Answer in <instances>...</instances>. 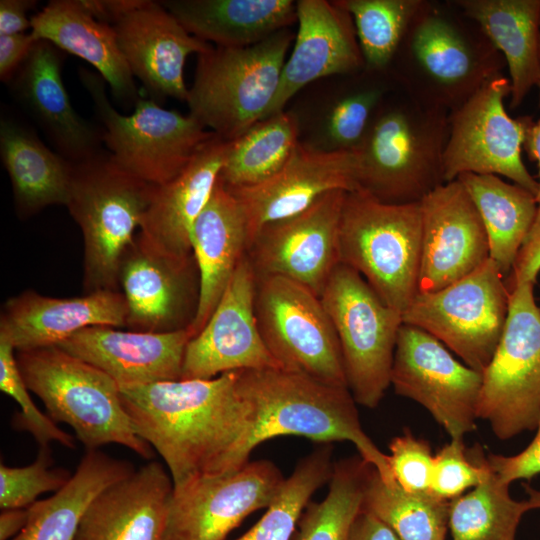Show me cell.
Returning a JSON list of instances; mask_svg holds the SVG:
<instances>
[{
    "instance_id": "cell-16",
    "label": "cell",
    "mask_w": 540,
    "mask_h": 540,
    "mask_svg": "<svg viewBox=\"0 0 540 540\" xmlns=\"http://www.w3.org/2000/svg\"><path fill=\"white\" fill-rule=\"evenodd\" d=\"M285 478L269 460L248 461L223 475L174 486L165 540H225L253 512L268 508Z\"/></svg>"
},
{
    "instance_id": "cell-50",
    "label": "cell",
    "mask_w": 540,
    "mask_h": 540,
    "mask_svg": "<svg viewBox=\"0 0 540 540\" xmlns=\"http://www.w3.org/2000/svg\"><path fill=\"white\" fill-rule=\"evenodd\" d=\"M34 0L0 1V36L24 33L31 29V19L27 12L36 6Z\"/></svg>"
},
{
    "instance_id": "cell-23",
    "label": "cell",
    "mask_w": 540,
    "mask_h": 540,
    "mask_svg": "<svg viewBox=\"0 0 540 540\" xmlns=\"http://www.w3.org/2000/svg\"><path fill=\"white\" fill-rule=\"evenodd\" d=\"M296 8L298 27L293 49L265 118L285 110L300 91L314 82L365 69L353 20L335 0H298Z\"/></svg>"
},
{
    "instance_id": "cell-34",
    "label": "cell",
    "mask_w": 540,
    "mask_h": 540,
    "mask_svg": "<svg viewBox=\"0 0 540 540\" xmlns=\"http://www.w3.org/2000/svg\"><path fill=\"white\" fill-rule=\"evenodd\" d=\"M0 158L19 217H30L50 205H67L73 163L11 116L0 118Z\"/></svg>"
},
{
    "instance_id": "cell-29",
    "label": "cell",
    "mask_w": 540,
    "mask_h": 540,
    "mask_svg": "<svg viewBox=\"0 0 540 540\" xmlns=\"http://www.w3.org/2000/svg\"><path fill=\"white\" fill-rule=\"evenodd\" d=\"M227 143L214 133L176 177L155 186L140 232L160 249L179 257L193 254V226L219 179Z\"/></svg>"
},
{
    "instance_id": "cell-40",
    "label": "cell",
    "mask_w": 540,
    "mask_h": 540,
    "mask_svg": "<svg viewBox=\"0 0 540 540\" xmlns=\"http://www.w3.org/2000/svg\"><path fill=\"white\" fill-rule=\"evenodd\" d=\"M371 468L360 456L334 463L327 496L307 504L291 540H346L362 510Z\"/></svg>"
},
{
    "instance_id": "cell-3",
    "label": "cell",
    "mask_w": 540,
    "mask_h": 540,
    "mask_svg": "<svg viewBox=\"0 0 540 540\" xmlns=\"http://www.w3.org/2000/svg\"><path fill=\"white\" fill-rule=\"evenodd\" d=\"M240 394L251 404L255 426L249 449L283 435L302 436L318 443L350 441L388 485L393 478L388 455L362 428L350 390L285 369L237 371Z\"/></svg>"
},
{
    "instance_id": "cell-22",
    "label": "cell",
    "mask_w": 540,
    "mask_h": 540,
    "mask_svg": "<svg viewBox=\"0 0 540 540\" xmlns=\"http://www.w3.org/2000/svg\"><path fill=\"white\" fill-rule=\"evenodd\" d=\"M111 26L133 76L151 99L186 102L185 61L212 46L190 34L160 1L133 0Z\"/></svg>"
},
{
    "instance_id": "cell-2",
    "label": "cell",
    "mask_w": 540,
    "mask_h": 540,
    "mask_svg": "<svg viewBox=\"0 0 540 540\" xmlns=\"http://www.w3.org/2000/svg\"><path fill=\"white\" fill-rule=\"evenodd\" d=\"M446 110L415 99L383 100L356 153V190L380 202H420L445 183Z\"/></svg>"
},
{
    "instance_id": "cell-52",
    "label": "cell",
    "mask_w": 540,
    "mask_h": 540,
    "mask_svg": "<svg viewBox=\"0 0 540 540\" xmlns=\"http://www.w3.org/2000/svg\"><path fill=\"white\" fill-rule=\"evenodd\" d=\"M89 12L100 22L112 25L133 0H82Z\"/></svg>"
},
{
    "instance_id": "cell-18",
    "label": "cell",
    "mask_w": 540,
    "mask_h": 540,
    "mask_svg": "<svg viewBox=\"0 0 540 540\" xmlns=\"http://www.w3.org/2000/svg\"><path fill=\"white\" fill-rule=\"evenodd\" d=\"M256 284L257 274L246 254L211 317L188 342L181 379H211L231 371L281 368L259 331Z\"/></svg>"
},
{
    "instance_id": "cell-42",
    "label": "cell",
    "mask_w": 540,
    "mask_h": 540,
    "mask_svg": "<svg viewBox=\"0 0 540 540\" xmlns=\"http://www.w3.org/2000/svg\"><path fill=\"white\" fill-rule=\"evenodd\" d=\"M330 443L302 458L261 519L235 540H291L311 496L330 480L333 465Z\"/></svg>"
},
{
    "instance_id": "cell-24",
    "label": "cell",
    "mask_w": 540,
    "mask_h": 540,
    "mask_svg": "<svg viewBox=\"0 0 540 540\" xmlns=\"http://www.w3.org/2000/svg\"><path fill=\"white\" fill-rule=\"evenodd\" d=\"M355 176V150L326 153L299 143L286 164L270 178L252 186L227 187L244 210L250 245L263 226L303 212L324 194L356 190Z\"/></svg>"
},
{
    "instance_id": "cell-10",
    "label": "cell",
    "mask_w": 540,
    "mask_h": 540,
    "mask_svg": "<svg viewBox=\"0 0 540 540\" xmlns=\"http://www.w3.org/2000/svg\"><path fill=\"white\" fill-rule=\"evenodd\" d=\"M478 419L500 440L536 429L540 418V308L534 283L510 293L501 339L482 372Z\"/></svg>"
},
{
    "instance_id": "cell-54",
    "label": "cell",
    "mask_w": 540,
    "mask_h": 540,
    "mask_svg": "<svg viewBox=\"0 0 540 540\" xmlns=\"http://www.w3.org/2000/svg\"><path fill=\"white\" fill-rule=\"evenodd\" d=\"M539 89V106H540V83L538 84ZM523 148L527 152L529 158L533 161H536L539 168V190L536 196L538 207L540 209V120L529 123L525 135V141Z\"/></svg>"
},
{
    "instance_id": "cell-9",
    "label": "cell",
    "mask_w": 540,
    "mask_h": 540,
    "mask_svg": "<svg viewBox=\"0 0 540 540\" xmlns=\"http://www.w3.org/2000/svg\"><path fill=\"white\" fill-rule=\"evenodd\" d=\"M320 298L339 340L348 389L357 404L376 408L390 385L402 313L344 264L336 267Z\"/></svg>"
},
{
    "instance_id": "cell-33",
    "label": "cell",
    "mask_w": 540,
    "mask_h": 540,
    "mask_svg": "<svg viewBox=\"0 0 540 540\" xmlns=\"http://www.w3.org/2000/svg\"><path fill=\"white\" fill-rule=\"evenodd\" d=\"M162 5L193 36L241 48L297 23L293 0H165Z\"/></svg>"
},
{
    "instance_id": "cell-12",
    "label": "cell",
    "mask_w": 540,
    "mask_h": 540,
    "mask_svg": "<svg viewBox=\"0 0 540 540\" xmlns=\"http://www.w3.org/2000/svg\"><path fill=\"white\" fill-rule=\"evenodd\" d=\"M255 313L282 369L348 388L339 340L318 295L282 276H257Z\"/></svg>"
},
{
    "instance_id": "cell-44",
    "label": "cell",
    "mask_w": 540,
    "mask_h": 540,
    "mask_svg": "<svg viewBox=\"0 0 540 540\" xmlns=\"http://www.w3.org/2000/svg\"><path fill=\"white\" fill-rule=\"evenodd\" d=\"M49 446L40 447L35 461L24 467L0 464L1 509L28 508L45 492H57L64 487L71 474L64 469H52Z\"/></svg>"
},
{
    "instance_id": "cell-8",
    "label": "cell",
    "mask_w": 540,
    "mask_h": 540,
    "mask_svg": "<svg viewBox=\"0 0 540 540\" xmlns=\"http://www.w3.org/2000/svg\"><path fill=\"white\" fill-rule=\"evenodd\" d=\"M79 78L102 122L103 144L115 163L136 178L159 186L176 177L214 133L192 115L168 110L140 98L130 115L119 113L106 93V82L87 69Z\"/></svg>"
},
{
    "instance_id": "cell-28",
    "label": "cell",
    "mask_w": 540,
    "mask_h": 540,
    "mask_svg": "<svg viewBox=\"0 0 540 540\" xmlns=\"http://www.w3.org/2000/svg\"><path fill=\"white\" fill-rule=\"evenodd\" d=\"M173 490L163 465L148 462L91 502L74 540H165Z\"/></svg>"
},
{
    "instance_id": "cell-53",
    "label": "cell",
    "mask_w": 540,
    "mask_h": 540,
    "mask_svg": "<svg viewBox=\"0 0 540 540\" xmlns=\"http://www.w3.org/2000/svg\"><path fill=\"white\" fill-rule=\"evenodd\" d=\"M28 508L2 509L0 513V540H11L26 526Z\"/></svg>"
},
{
    "instance_id": "cell-35",
    "label": "cell",
    "mask_w": 540,
    "mask_h": 540,
    "mask_svg": "<svg viewBox=\"0 0 540 540\" xmlns=\"http://www.w3.org/2000/svg\"><path fill=\"white\" fill-rule=\"evenodd\" d=\"M134 471L129 462L87 450L64 487L28 507L26 526L11 540H74L91 502Z\"/></svg>"
},
{
    "instance_id": "cell-7",
    "label": "cell",
    "mask_w": 540,
    "mask_h": 540,
    "mask_svg": "<svg viewBox=\"0 0 540 540\" xmlns=\"http://www.w3.org/2000/svg\"><path fill=\"white\" fill-rule=\"evenodd\" d=\"M420 202L387 204L362 190L346 193L340 223V264L359 273L381 300L403 312L418 293Z\"/></svg>"
},
{
    "instance_id": "cell-51",
    "label": "cell",
    "mask_w": 540,
    "mask_h": 540,
    "mask_svg": "<svg viewBox=\"0 0 540 540\" xmlns=\"http://www.w3.org/2000/svg\"><path fill=\"white\" fill-rule=\"evenodd\" d=\"M346 540H400L394 531L369 512L361 510Z\"/></svg>"
},
{
    "instance_id": "cell-47",
    "label": "cell",
    "mask_w": 540,
    "mask_h": 540,
    "mask_svg": "<svg viewBox=\"0 0 540 540\" xmlns=\"http://www.w3.org/2000/svg\"><path fill=\"white\" fill-rule=\"evenodd\" d=\"M535 431L533 440L520 453L512 456L490 454L486 457L491 470L506 483L529 480L540 474V418Z\"/></svg>"
},
{
    "instance_id": "cell-13",
    "label": "cell",
    "mask_w": 540,
    "mask_h": 540,
    "mask_svg": "<svg viewBox=\"0 0 540 540\" xmlns=\"http://www.w3.org/2000/svg\"><path fill=\"white\" fill-rule=\"evenodd\" d=\"M508 95L509 79L498 75L450 112L443 154L445 183L465 173L491 174L504 176L537 196L539 183L521 156L532 118H511L504 106Z\"/></svg>"
},
{
    "instance_id": "cell-17",
    "label": "cell",
    "mask_w": 540,
    "mask_h": 540,
    "mask_svg": "<svg viewBox=\"0 0 540 540\" xmlns=\"http://www.w3.org/2000/svg\"><path fill=\"white\" fill-rule=\"evenodd\" d=\"M347 192L330 191L303 212L263 226L247 250L257 276H282L320 297L340 264V223Z\"/></svg>"
},
{
    "instance_id": "cell-27",
    "label": "cell",
    "mask_w": 540,
    "mask_h": 540,
    "mask_svg": "<svg viewBox=\"0 0 540 540\" xmlns=\"http://www.w3.org/2000/svg\"><path fill=\"white\" fill-rule=\"evenodd\" d=\"M190 339L186 329L152 333L92 326L57 346L125 386L180 380Z\"/></svg>"
},
{
    "instance_id": "cell-32",
    "label": "cell",
    "mask_w": 540,
    "mask_h": 540,
    "mask_svg": "<svg viewBox=\"0 0 540 540\" xmlns=\"http://www.w3.org/2000/svg\"><path fill=\"white\" fill-rule=\"evenodd\" d=\"M501 52L508 66L510 107L516 109L540 83V0H455Z\"/></svg>"
},
{
    "instance_id": "cell-21",
    "label": "cell",
    "mask_w": 540,
    "mask_h": 540,
    "mask_svg": "<svg viewBox=\"0 0 540 540\" xmlns=\"http://www.w3.org/2000/svg\"><path fill=\"white\" fill-rule=\"evenodd\" d=\"M418 292H432L475 272L490 259L479 212L462 183H443L421 201Z\"/></svg>"
},
{
    "instance_id": "cell-5",
    "label": "cell",
    "mask_w": 540,
    "mask_h": 540,
    "mask_svg": "<svg viewBox=\"0 0 540 540\" xmlns=\"http://www.w3.org/2000/svg\"><path fill=\"white\" fill-rule=\"evenodd\" d=\"M154 189L123 170L104 149L73 163L66 207L83 236L85 293L119 290L120 260L142 225Z\"/></svg>"
},
{
    "instance_id": "cell-36",
    "label": "cell",
    "mask_w": 540,
    "mask_h": 540,
    "mask_svg": "<svg viewBox=\"0 0 540 540\" xmlns=\"http://www.w3.org/2000/svg\"><path fill=\"white\" fill-rule=\"evenodd\" d=\"M473 200L486 230L490 260L504 278L538 212L536 196L497 175L465 173L457 178Z\"/></svg>"
},
{
    "instance_id": "cell-46",
    "label": "cell",
    "mask_w": 540,
    "mask_h": 540,
    "mask_svg": "<svg viewBox=\"0 0 540 540\" xmlns=\"http://www.w3.org/2000/svg\"><path fill=\"white\" fill-rule=\"evenodd\" d=\"M389 466L395 482L410 493L431 492L434 457L427 441L409 430L389 443Z\"/></svg>"
},
{
    "instance_id": "cell-30",
    "label": "cell",
    "mask_w": 540,
    "mask_h": 540,
    "mask_svg": "<svg viewBox=\"0 0 540 540\" xmlns=\"http://www.w3.org/2000/svg\"><path fill=\"white\" fill-rule=\"evenodd\" d=\"M249 230L244 210L219 178L210 200L195 221L192 248L200 274V297L191 339L205 326L237 266L247 254Z\"/></svg>"
},
{
    "instance_id": "cell-25",
    "label": "cell",
    "mask_w": 540,
    "mask_h": 540,
    "mask_svg": "<svg viewBox=\"0 0 540 540\" xmlns=\"http://www.w3.org/2000/svg\"><path fill=\"white\" fill-rule=\"evenodd\" d=\"M64 52L37 40L8 83L13 98L44 132L55 151L71 163L101 151L103 128L81 117L73 108L62 80Z\"/></svg>"
},
{
    "instance_id": "cell-11",
    "label": "cell",
    "mask_w": 540,
    "mask_h": 540,
    "mask_svg": "<svg viewBox=\"0 0 540 540\" xmlns=\"http://www.w3.org/2000/svg\"><path fill=\"white\" fill-rule=\"evenodd\" d=\"M510 293L489 259L468 276L432 292H418L403 312V323L418 327L483 372L503 334Z\"/></svg>"
},
{
    "instance_id": "cell-31",
    "label": "cell",
    "mask_w": 540,
    "mask_h": 540,
    "mask_svg": "<svg viewBox=\"0 0 540 540\" xmlns=\"http://www.w3.org/2000/svg\"><path fill=\"white\" fill-rule=\"evenodd\" d=\"M30 33L90 65L123 105L141 98L111 25L97 20L82 0H51L31 18Z\"/></svg>"
},
{
    "instance_id": "cell-19",
    "label": "cell",
    "mask_w": 540,
    "mask_h": 540,
    "mask_svg": "<svg viewBox=\"0 0 540 540\" xmlns=\"http://www.w3.org/2000/svg\"><path fill=\"white\" fill-rule=\"evenodd\" d=\"M409 57L431 85L432 105L453 111L485 82L500 75L499 52L485 38L426 4L406 37Z\"/></svg>"
},
{
    "instance_id": "cell-26",
    "label": "cell",
    "mask_w": 540,
    "mask_h": 540,
    "mask_svg": "<svg viewBox=\"0 0 540 540\" xmlns=\"http://www.w3.org/2000/svg\"><path fill=\"white\" fill-rule=\"evenodd\" d=\"M126 319L127 305L120 290H97L71 298L26 290L3 304L0 338L16 351L57 346L87 327L125 328Z\"/></svg>"
},
{
    "instance_id": "cell-45",
    "label": "cell",
    "mask_w": 540,
    "mask_h": 540,
    "mask_svg": "<svg viewBox=\"0 0 540 540\" xmlns=\"http://www.w3.org/2000/svg\"><path fill=\"white\" fill-rule=\"evenodd\" d=\"M473 460L466 453L462 438L451 439L434 457L431 492L451 501L480 484L490 472L487 459L476 448Z\"/></svg>"
},
{
    "instance_id": "cell-48",
    "label": "cell",
    "mask_w": 540,
    "mask_h": 540,
    "mask_svg": "<svg viewBox=\"0 0 540 540\" xmlns=\"http://www.w3.org/2000/svg\"><path fill=\"white\" fill-rule=\"evenodd\" d=\"M540 272V209L529 230L519 252L513 268L505 278L509 293L521 283L532 282L535 284Z\"/></svg>"
},
{
    "instance_id": "cell-4",
    "label": "cell",
    "mask_w": 540,
    "mask_h": 540,
    "mask_svg": "<svg viewBox=\"0 0 540 540\" xmlns=\"http://www.w3.org/2000/svg\"><path fill=\"white\" fill-rule=\"evenodd\" d=\"M16 359L29 391L55 422L74 430L87 450L114 443L153 458V448L137 434L119 385L109 375L58 346L16 351Z\"/></svg>"
},
{
    "instance_id": "cell-14",
    "label": "cell",
    "mask_w": 540,
    "mask_h": 540,
    "mask_svg": "<svg viewBox=\"0 0 540 540\" xmlns=\"http://www.w3.org/2000/svg\"><path fill=\"white\" fill-rule=\"evenodd\" d=\"M390 384L396 394L423 406L451 439L476 429L482 373L459 362L424 330L401 325Z\"/></svg>"
},
{
    "instance_id": "cell-41",
    "label": "cell",
    "mask_w": 540,
    "mask_h": 540,
    "mask_svg": "<svg viewBox=\"0 0 540 540\" xmlns=\"http://www.w3.org/2000/svg\"><path fill=\"white\" fill-rule=\"evenodd\" d=\"M354 24L365 70L388 73L411 25L426 6L421 0H335Z\"/></svg>"
},
{
    "instance_id": "cell-6",
    "label": "cell",
    "mask_w": 540,
    "mask_h": 540,
    "mask_svg": "<svg viewBox=\"0 0 540 540\" xmlns=\"http://www.w3.org/2000/svg\"><path fill=\"white\" fill-rule=\"evenodd\" d=\"M294 37L287 28L251 46H212L197 55L189 114L226 141L264 119Z\"/></svg>"
},
{
    "instance_id": "cell-43",
    "label": "cell",
    "mask_w": 540,
    "mask_h": 540,
    "mask_svg": "<svg viewBox=\"0 0 540 540\" xmlns=\"http://www.w3.org/2000/svg\"><path fill=\"white\" fill-rule=\"evenodd\" d=\"M0 389L13 398L21 408L12 420L15 429L30 433L40 447L57 442L67 448H75L76 438L61 430L56 422L49 415L42 413L32 401L17 363L16 350L2 338H0Z\"/></svg>"
},
{
    "instance_id": "cell-37",
    "label": "cell",
    "mask_w": 540,
    "mask_h": 540,
    "mask_svg": "<svg viewBox=\"0 0 540 540\" xmlns=\"http://www.w3.org/2000/svg\"><path fill=\"white\" fill-rule=\"evenodd\" d=\"M298 144L296 120L285 109L228 141L219 178L230 188L263 182L286 164Z\"/></svg>"
},
{
    "instance_id": "cell-15",
    "label": "cell",
    "mask_w": 540,
    "mask_h": 540,
    "mask_svg": "<svg viewBox=\"0 0 540 540\" xmlns=\"http://www.w3.org/2000/svg\"><path fill=\"white\" fill-rule=\"evenodd\" d=\"M118 286L127 305L128 330H188L195 319L200 274L194 254L167 253L139 231L120 260Z\"/></svg>"
},
{
    "instance_id": "cell-55",
    "label": "cell",
    "mask_w": 540,
    "mask_h": 540,
    "mask_svg": "<svg viewBox=\"0 0 540 540\" xmlns=\"http://www.w3.org/2000/svg\"><path fill=\"white\" fill-rule=\"evenodd\" d=\"M524 489L528 495L527 504L530 510L540 509V490L532 488L528 484H523Z\"/></svg>"
},
{
    "instance_id": "cell-39",
    "label": "cell",
    "mask_w": 540,
    "mask_h": 540,
    "mask_svg": "<svg viewBox=\"0 0 540 540\" xmlns=\"http://www.w3.org/2000/svg\"><path fill=\"white\" fill-rule=\"evenodd\" d=\"M509 486L490 468L480 484L451 500L452 540H515L521 518L530 508L526 500L511 497Z\"/></svg>"
},
{
    "instance_id": "cell-49",
    "label": "cell",
    "mask_w": 540,
    "mask_h": 540,
    "mask_svg": "<svg viewBox=\"0 0 540 540\" xmlns=\"http://www.w3.org/2000/svg\"><path fill=\"white\" fill-rule=\"evenodd\" d=\"M37 39L31 33L0 36V79L8 84L30 54Z\"/></svg>"
},
{
    "instance_id": "cell-1",
    "label": "cell",
    "mask_w": 540,
    "mask_h": 540,
    "mask_svg": "<svg viewBox=\"0 0 540 540\" xmlns=\"http://www.w3.org/2000/svg\"><path fill=\"white\" fill-rule=\"evenodd\" d=\"M237 371L211 379L119 386L137 434L164 460L174 486L235 472L248 461L255 426Z\"/></svg>"
},
{
    "instance_id": "cell-38",
    "label": "cell",
    "mask_w": 540,
    "mask_h": 540,
    "mask_svg": "<svg viewBox=\"0 0 540 540\" xmlns=\"http://www.w3.org/2000/svg\"><path fill=\"white\" fill-rule=\"evenodd\" d=\"M450 501L429 493H410L386 484L377 470L369 473L362 510L371 513L400 540H445Z\"/></svg>"
},
{
    "instance_id": "cell-20",
    "label": "cell",
    "mask_w": 540,
    "mask_h": 540,
    "mask_svg": "<svg viewBox=\"0 0 540 540\" xmlns=\"http://www.w3.org/2000/svg\"><path fill=\"white\" fill-rule=\"evenodd\" d=\"M391 92L388 73L362 70L314 82L286 109L294 116L299 143L318 152L355 150L377 108Z\"/></svg>"
}]
</instances>
